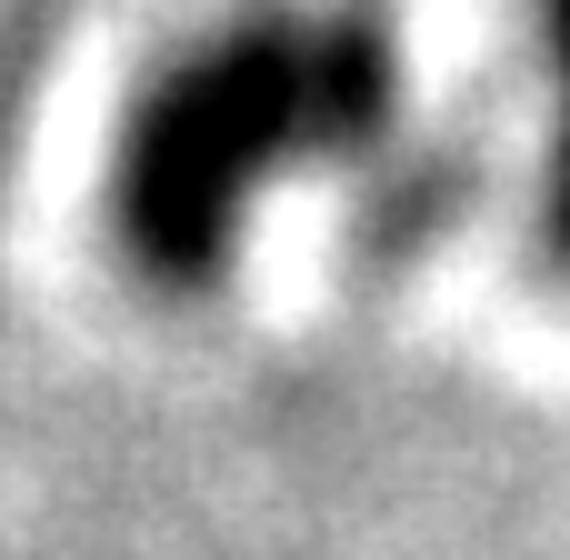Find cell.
<instances>
[{
	"instance_id": "1",
	"label": "cell",
	"mask_w": 570,
	"mask_h": 560,
	"mask_svg": "<svg viewBox=\"0 0 570 560\" xmlns=\"http://www.w3.org/2000/svg\"><path fill=\"white\" fill-rule=\"evenodd\" d=\"M401 40L381 10H331V0H261L170 50L100 170V220L120 271L150 291H210L250 230V210L291 170L371 160L401 140Z\"/></svg>"
},
{
	"instance_id": "2",
	"label": "cell",
	"mask_w": 570,
	"mask_h": 560,
	"mask_svg": "<svg viewBox=\"0 0 570 560\" xmlns=\"http://www.w3.org/2000/svg\"><path fill=\"white\" fill-rule=\"evenodd\" d=\"M541 60H551V170H541V250L570 281V0H541Z\"/></svg>"
}]
</instances>
